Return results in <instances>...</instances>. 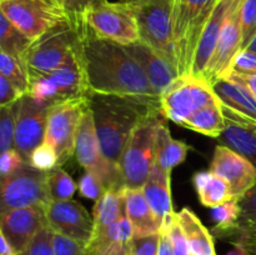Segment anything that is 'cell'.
Instances as JSON below:
<instances>
[{
    "label": "cell",
    "instance_id": "obj_13",
    "mask_svg": "<svg viewBox=\"0 0 256 255\" xmlns=\"http://www.w3.org/2000/svg\"><path fill=\"white\" fill-rule=\"evenodd\" d=\"M89 105V96L65 100L50 106L44 142L54 148L60 165L75 154V140L82 112Z\"/></svg>",
    "mask_w": 256,
    "mask_h": 255
},
{
    "label": "cell",
    "instance_id": "obj_33",
    "mask_svg": "<svg viewBox=\"0 0 256 255\" xmlns=\"http://www.w3.org/2000/svg\"><path fill=\"white\" fill-rule=\"evenodd\" d=\"M239 215V200L236 199H230L224 204L212 208V219L215 222L214 232L219 235H230L236 225Z\"/></svg>",
    "mask_w": 256,
    "mask_h": 255
},
{
    "label": "cell",
    "instance_id": "obj_31",
    "mask_svg": "<svg viewBox=\"0 0 256 255\" xmlns=\"http://www.w3.org/2000/svg\"><path fill=\"white\" fill-rule=\"evenodd\" d=\"M240 215L230 234L256 235V184L239 199Z\"/></svg>",
    "mask_w": 256,
    "mask_h": 255
},
{
    "label": "cell",
    "instance_id": "obj_35",
    "mask_svg": "<svg viewBox=\"0 0 256 255\" xmlns=\"http://www.w3.org/2000/svg\"><path fill=\"white\" fill-rule=\"evenodd\" d=\"M32 168L42 172H50L55 166H59V160H58V154L52 145L48 142H42L39 146L35 148L30 154L29 160H28Z\"/></svg>",
    "mask_w": 256,
    "mask_h": 255
},
{
    "label": "cell",
    "instance_id": "obj_54",
    "mask_svg": "<svg viewBox=\"0 0 256 255\" xmlns=\"http://www.w3.org/2000/svg\"><path fill=\"white\" fill-rule=\"evenodd\" d=\"M122 2H129V4H132V2H148V0H120Z\"/></svg>",
    "mask_w": 256,
    "mask_h": 255
},
{
    "label": "cell",
    "instance_id": "obj_8",
    "mask_svg": "<svg viewBox=\"0 0 256 255\" xmlns=\"http://www.w3.org/2000/svg\"><path fill=\"white\" fill-rule=\"evenodd\" d=\"M130 6L136 20L139 42L155 50L178 69L172 40V0H148L132 2Z\"/></svg>",
    "mask_w": 256,
    "mask_h": 255
},
{
    "label": "cell",
    "instance_id": "obj_12",
    "mask_svg": "<svg viewBox=\"0 0 256 255\" xmlns=\"http://www.w3.org/2000/svg\"><path fill=\"white\" fill-rule=\"evenodd\" d=\"M75 156L86 172H92L102 180L106 190H122L124 188L120 166L110 162L102 154L89 105L80 120L75 140Z\"/></svg>",
    "mask_w": 256,
    "mask_h": 255
},
{
    "label": "cell",
    "instance_id": "obj_20",
    "mask_svg": "<svg viewBox=\"0 0 256 255\" xmlns=\"http://www.w3.org/2000/svg\"><path fill=\"white\" fill-rule=\"evenodd\" d=\"M235 2L236 0H218L212 15L208 19L204 29H202L196 49H195L194 56H192V62L189 72V74L192 76L202 78V75H204L205 69H206L208 64H209L210 59L215 52L218 42H219L220 34H222L228 14H229L230 9Z\"/></svg>",
    "mask_w": 256,
    "mask_h": 255
},
{
    "label": "cell",
    "instance_id": "obj_4",
    "mask_svg": "<svg viewBox=\"0 0 256 255\" xmlns=\"http://www.w3.org/2000/svg\"><path fill=\"white\" fill-rule=\"evenodd\" d=\"M218 0H172V40L179 75L189 74L195 49Z\"/></svg>",
    "mask_w": 256,
    "mask_h": 255
},
{
    "label": "cell",
    "instance_id": "obj_9",
    "mask_svg": "<svg viewBox=\"0 0 256 255\" xmlns=\"http://www.w3.org/2000/svg\"><path fill=\"white\" fill-rule=\"evenodd\" d=\"M88 32L95 38L118 42L134 44L140 40L136 20L128 2H100L89 8L82 16Z\"/></svg>",
    "mask_w": 256,
    "mask_h": 255
},
{
    "label": "cell",
    "instance_id": "obj_17",
    "mask_svg": "<svg viewBox=\"0 0 256 255\" xmlns=\"http://www.w3.org/2000/svg\"><path fill=\"white\" fill-rule=\"evenodd\" d=\"M210 172L226 180L232 199H242L256 184V168L249 160L224 145H218L212 155Z\"/></svg>",
    "mask_w": 256,
    "mask_h": 255
},
{
    "label": "cell",
    "instance_id": "obj_38",
    "mask_svg": "<svg viewBox=\"0 0 256 255\" xmlns=\"http://www.w3.org/2000/svg\"><path fill=\"white\" fill-rule=\"evenodd\" d=\"M14 148V106L0 108V155Z\"/></svg>",
    "mask_w": 256,
    "mask_h": 255
},
{
    "label": "cell",
    "instance_id": "obj_26",
    "mask_svg": "<svg viewBox=\"0 0 256 255\" xmlns=\"http://www.w3.org/2000/svg\"><path fill=\"white\" fill-rule=\"evenodd\" d=\"M189 146L184 142L175 140L162 120L158 125L155 138V164L158 168L172 174V170L186 159Z\"/></svg>",
    "mask_w": 256,
    "mask_h": 255
},
{
    "label": "cell",
    "instance_id": "obj_27",
    "mask_svg": "<svg viewBox=\"0 0 256 255\" xmlns=\"http://www.w3.org/2000/svg\"><path fill=\"white\" fill-rule=\"evenodd\" d=\"M200 202L206 208H214L232 199L230 185L219 175L209 172H199L192 176Z\"/></svg>",
    "mask_w": 256,
    "mask_h": 255
},
{
    "label": "cell",
    "instance_id": "obj_6",
    "mask_svg": "<svg viewBox=\"0 0 256 255\" xmlns=\"http://www.w3.org/2000/svg\"><path fill=\"white\" fill-rule=\"evenodd\" d=\"M0 10L32 42L65 20L76 19L62 0H0Z\"/></svg>",
    "mask_w": 256,
    "mask_h": 255
},
{
    "label": "cell",
    "instance_id": "obj_11",
    "mask_svg": "<svg viewBox=\"0 0 256 255\" xmlns=\"http://www.w3.org/2000/svg\"><path fill=\"white\" fill-rule=\"evenodd\" d=\"M218 100L212 85L202 78L179 75L160 98L162 115L175 124L182 125L196 110Z\"/></svg>",
    "mask_w": 256,
    "mask_h": 255
},
{
    "label": "cell",
    "instance_id": "obj_24",
    "mask_svg": "<svg viewBox=\"0 0 256 255\" xmlns=\"http://www.w3.org/2000/svg\"><path fill=\"white\" fill-rule=\"evenodd\" d=\"M142 189L145 199L162 224L174 214L170 190V174L154 165Z\"/></svg>",
    "mask_w": 256,
    "mask_h": 255
},
{
    "label": "cell",
    "instance_id": "obj_43",
    "mask_svg": "<svg viewBox=\"0 0 256 255\" xmlns=\"http://www.w3.org/2000/svg\"><path fill=\"white\" fill-rule=\"evenodd\" d=\"M160 234L145 235V236L132 238L129 242V246L134 255H158L159 252Z\"/></svg>",
    "mask_w": 256,
    "mask_h": 255
},
{
    "label": "cell",
    "instance_id": "obj_29",
    "mask_svg": "<svg viewBox=\"0 0 256 255\" xmlns=\"http://www.w3.org/2000/svg\"><path fill=\"white\" fill-rule=\"evenodd\" d=\"M122 214H125V205L122 190H106L104 195L96 200L92 209V218H94L92 235L104 232Z\"/></svg>",
    "mask_w": 256,
    "mask_h": 255
},
{
    "label": "cell",
    "instance_id": "obj_37",
    "mask_svg": "<svg viewBox=\"0 0 256 255\" xmlns=\"http://www.w3.org/2000/svg\"><path fill=\"white\" fill-rule=\"evenodd\" d=\"M242 50L256 34V0H242Z\"/></svg>",
    "mask_w": 256,
    "mask_h": 255
},
{
    "label": "cell",
    "instance_id": "obj_7",
    "mask_svg": "<svg viewBox=\"0 0 256 255\" xmlns=\"http://www.w3.org/2000/svg\"><path fill=\"white\" fill-rule=\"evenodd\" d=\"M160 114H152L136 125L128 139L120 159L124 186L142 188L155 164V138Z\"/></svg>",
    "mask_w": 256,
    "mask_h": 255
},
{
    "label": "cell",
    "instance_id": "obj_48",
    "mask_svg": "<svg viewBox=\"0 0 256 255\" xmlns=\"http://www.w3.org/2000/svg\"><path fill=\"white\" fill-rule=\"evenodd\" d=\"M160 234V242H159V252L158 255H174L172 252V242H170L169 234L165 229L159 230Z\"/></svg>",
    "mask_w": 256,
    "mask_h": 255
},
{
    "label": "cell",
    "instance_id": "obj_10",
    "mask_svg": "<svg viewBox=\"0 0 256 255\" xmlns=\"http://www.w3.org/2000/svg\"><path fill=\"white\" fill-rule=\"evenodd\" d=\"M50 202L48 172L25 162L12 174L0 176V214L20 208H48Z\"/></svg>",
    "mask_w": 256,
    "mask_h": 255
},
{
    "label": "cell",
    "instance_id": "obj_53",
    "mask_svg": "<svg viewBox=\"0 0 256 255\" xmlns=\"http://www.w3.org/2000/svg\"><path fill=\"white\" fill-rule=\"evenodd\" d=\"M245 49H249V50H252V52H256V34L252 36V39L250 40V42L248 44V46L245 48Z\"/></svg>",
    "mask_w": 256,
    "mask_h": 255
},
{
    "label": "cell",
    "instance_id": "obj_45",
    "mask_svg": "<svg viewBox=\"0 0 256 255\" xmlns=\"http://www.w3.org/2000/svg\"><path fill=\"white\" fill-rule=\"evenodd\" d=\"M22 95L24 94L0 72V108L12 106Z\"/></svg>",
    "mask_w": 256,
    "mask_h": 255
},
{
    "label": "cell",
    "instance_id": "obj_52",
    "mask_svg": "<svg viewBox=\"0 0 256 255\" xmlns=\"http://www.w3.org/2000/svg\"><path fill=\"white\" fill-rule=\"evenodd\" d=\"M225 255H252V254H250L246 245H245L242 242H240V240H238V242H234V248H232L230 252H228Z\"/></svg>",
    "mask_w": 256,
    "mask_h": 255
},
{
    "label": "cell",
    "instance_id": "obj_49",
    "mask_svg": "<svg viewBox=\"0 0 256 255\" xmlns=\"http://www.w3.org/2000/svg\"><path fill=\"white\" fill-rule=\"evenodd\" d=\"M128 249H129V244H112L108 249L102 250V252H98L95 255H126Z\"/></svg>",
    "mask_w": 256,
    "mask_h": 255
},
{
    "label": "cell",
    "instance_id": "obj_36",
    "mask_svg": "<svg viewBox=\"0 0 256 255\" xmlns=\"http://www.w3.org/2000/svg\"><path fill=\"white\" fill-rule=\"evenodd\" d=\"M160 229H165L169 234L174 255H190L189 245H188L186 238H185L184 232H182V226L179 224L176 212H174L172 216L168 218L162 224Z\"/></svg>",
    "mask_w": 256,
    "mask_h": 255
},
{
    "label": "cell",
    "instance_id": "obj_5",
    "mask_svg": "<svg viewBox=\"0 0 256 255\" xmlns=\"http://www.w3.org/2000/svg\"><path fill=\"white\" fill-rule=\"evenodd\" d=\"M90 92L80 52L54 72L30 79L26 94L40 104L52 106L65 100L89 96Z\"/></svg>",
    "mask_w": 256,
    "mask_h": 255
},
{
    "label": "cell",
    "instance_id": "obj_46",
    "mask_svg": "<svg viewBox=\"0 0 256 255\" xmlns=\"http://www.w3.org/2000/svg\"><path fill=\"white\" fill-rule=\"evenodd\" d=\"M66 4L68 9L72 12V15L76 19L82 20V14L86 12L89 8L94 6V5L104 2L106 0H62Z\"/></svg>",
    "mask_w": 256,
    "mask_h": 255
},
{
    "label": "cell",
    "instance_id": "obj_32",
    "mask_svg": "<svg viewBox=\"0 0 256 255\" xmlns=\"http://www.w3.org/2000/svg\"><path fill=\"white\" fill-rule=\"evenodd\" d=\"M0 72L8 78L22 94H26L29 89V76L22 59L0 52Z\"/></svg>",
    "mask_w": 256,
    "mask_h": 255
},
{
    "label": "cell",
    "instance_id": "obj_2",
    "mask_svg": "<svg viewBox=\"0 0 256 255\" xmlns=\"http://www.w3.org/2000/svg\"><path fill=\"white\" fill-rule=\"evenodd\" d=\"M89 108L102 154L110 162L120 166V159L132 130L152 114H160L146 102L118 95L89 94Z\"/></svg>",
    "mask_w": 256,
    "mask_h": 255
},
{
    "label": "cell",
    "instance_id": "obj_39",
    "mask_svg": "<svg viewBox=\"0 0 256 255\" xmlns=\"http://www.w3.org/2000/svg\"><path fill=\"white\" fill-rule=\"evenodd\" d=\"M52 242L54 255H89L86 245L58 232H52Z\"/></svg>",
    "mask_w": 256,
    "mask_h": 255
},
{
    "label": "cell",
    "instance_id": "obj_21",
    "mask_svg": "<svg viewBox=\"0 0 256 255\" xmlns=\"http://www.w3.org/2000/svg\"><path fill=\"white\" fill-rule=\"evenodd\" d=\"M125 49L140 65L155 94L162 98L165 90L179 76L176 68L142 42L126 45Z\"/></svg>",
    "mask_w": 256,
    "mask_h": 255
},
{
    "label": "cell",
    "instance_id": "obj_22",
    "mask_svg": "<svg viewBox=\"0 0 256 255\" xmlns=\"http://www.w3.org/2000/svg\"><path fill=\"white\" fill-rule=\"evenodd\" d=\"M122 194L124 198L125 214L134 228V238L159 232L162 222L145 199L142 188L132 189L124 186L122 189Z\"/></svg>",
    "mask_w": 256,
    "mask_h": 255
},
{
    "label": "cell",
    "instance_id": "obj_42",
    "mask_svg": "<svg viewBox=\"0 0 256 255\" xmlns=\"http://www.w3.org/2000/svg\"><path fill=\"white\" fill-rule=\"evenodd\" d=\"M255 74L256 72V52L249 49H242L235 55L226 74ZM225 74V75H226ZM224 75V76H225Z\"/></svg>",
    "mask_w": 256,
    "mask_h": 255
},
{
    "label": "cell",
    "instance_id": "obj_44",
    "mask_svg": "<svg viewBox=\"0 0 256 255\" xmlns=\"http://www.w3.org/2000/svg\"><path fill=\"white\" fill-rule=\"evenodd\" d=\"M24 158L15 148L6 150L0 155V176H6L12 174L25 164Z\"/></svg>",
    "mask_w": 256,
    "mask_h": 255
},
{
    "label": "cell",
    "instance_id": "obj_18",
    "mask_svg": "<svg viewBox=\"0 0 256 255\" xmlns=\"http://www.w3.org/2000/svg\"><path fill=\"white\" fill-rule=\"evenodd\" d=\"M45 226H49L46 208H20L0 214V230L18 254L24 252L35 235Z\"/></svg>",
    "mask_w": 256,
    "mask_h": 255
},
{
    "label": "cell",
    "instance_id": "obj_30",
    "mask_svg": "<svg viewBox=\"0 0 256 255\" xmlns=\"http://www.w3.org/2000/svg\"><path fill=\"white\" fill-rule=\"evenodd\" d=\"M32 40L18 30L0 10V52H8L22 60Z\"/></svg>",
    "mask_w": 256,
    "mask_h": 255
},
{
    "label": "cell",
    "instance_id": "obj_14",
    "mask_svg": "<svg viewBox=\"0 0 256 255\" xmlns=\"http://www.w3.org/2000/svg\"><path fill=\"white\" fill-rule=\"evenodd\" d=\"M14 148L28 162L30 154L44 142L50 106L24 94L14 105Z\"/></svg>",
    "mask_w": 256,
    "mask_h": 255
},
{
    "label": "cell",
    "instance_id": "obj_23",
    "mask_svg": "<svg viewBox=\"0 0 256 255\" xmlns=\"http://www.w3.org/2000/svg\"><path fill=\"white\" fill-rule=\"evenodd\" d=\"M218 139L222 145L242 155L256 168V125L225 118L224 130Z\"/></svg>",
    "mask_w": 256,
    "mask_h": 255
},
{
    "label": "cell",
    "instance_id": "obj_51",
    "mask_svg": "<svg viewBox=\"0 0 256 255\" xmlns=\"http://www.w3.org/2000/svg\"><path fill=\"white\" fill-rule=\"evenodd\" d=\"M238 240L244 242L250 254L256 255V235H239Z\"/></svg>",
    "mask_w": 256,
    "mask_h": 255
},
{
    "label": "cell",
    "instance_id": "obj_50",
    "mask_svg": "<svg viewBox=\"0 0 256 255\" xmlns=\"http://www.w3.org/2000/svg\"><path fill=\"white\" fill-rule=\"evenodd\" d=\"M0 255H19L12 246L6 236L2 234V230H0Z\"/></svg>",
    "mask_w": 256,
    "mask_h": 255
},
{
    "label": "cell",
    "instance_id": "obj_3",
    "mask_svg": "<svg viewBox=\"0 0 256 255\" xmlns=\"http://www.w3.org/2000/svg\"><path fill=\"white\" fill-rule=\"evenodd\" d=\"M84 30L82 20L69 19L32 42L22 56L29 80L49 74L78 56L82 52Z\"/></svg>",
    "mask_w": 256,
    "mask_h": 255
},
{
    "label": "cell",
    "instance_id": "obj_25",
    "mask_svg": "<svg viewBox=\"0 0 256 255\" xmlns=\"http://www.w3.org/2000/svg\"><path fill=\"white\" fill-rule=\"evenodd\" d=\"M176 216L186 238L190 255H216L212 234L189 208H182Z\"/></svg>",
    "mask_w": 256,
    "mask_h": 255
},
{
    "label": "cell",
    "instance_id": "obj_40",
    "mask_svg": "<svg viewBox=\"0 0 256 255\" xmlns=\"http://www.w3.org/2000/svg\"><path fill=\"white\" fill-rule=\"evenodd\" d=\"M52 232L49 226H45L38 232L30 244L19 255H54L52 250Z\"/></svg>",
    "mask_w": 256,
    "mask_h": 255
},
{
    "label": "cell",
    "instance_id": "obj_15",
    "mask_svg": "<svg viewBox=\"0 0 256 255\" xmlns=\"http://www.w3.org/2000/svg\"><path fill=\"white\" fill-rule=\"evenodd\" d=\"M48 225L52 232L88 245L94 234V218L75 200H52L46 208Z\"/></svg>",
    "mask_w": 256,
    "mask_h": 255
},
{
    "label": "cell",
    "instance_id": "obj_41",
    "mask_svg": "<svg viewBox=\"0 0 256 255\" xmlns=\"http://www.w3.org/2000/svg\"><path fill=\"white\" fill-rule=\"evenodd\" d=\"M78 188H79V192L82 196L95 200V202L99 200L106 192V188L104 186L102 180L90 172H85V174L80 179Z\"/></svg>",
    "mask_w": 256,
    "mask_h": 255
},
{
    "label": "cell",
    "instance_id": "obj_28",
    "mask_svg": "<svg viewBox=\"0 0 256 255\" xmlns=\"http://www.w3.org/2000/svg\"><path fill=\"white\" fill-rule=\"evenodd\" d=\"M224 125L225 118L222 114V105H220L219 100H215L190 115L182 122V126L218 139L224 130Z\"/></svg>",
    "mask_w": 256,
    "mask_h": 255
},
{
    "label": "cell",
    "instance_id": "obj_47",
    "mask_svg": "<svg viewBox=\"0 0 256 255\" xmlns=\"http://www.w3.org/2000/svg\"><path fill=\"white\" fill-rule=\"evenodd\" d=\"M222 78H228V79H232L246 86L256 99V72L255 74H235V72H230V74H226Z\"/></svg>",
    "mask_w": 256,
    "mask_h": 255
},
{
    "label": "cell",
    "instance_id": "obj_34",
    "mask_svg": "<svg viewBox=\"0 0 256 255\" xmlns=\"http://www.w3.org/2000/svg\"><path fill=\"white\" fill-rule=\"evenodd\" d=\"M48 188L52 202L70 200L78 189L72 178L60 166H55L48 172Z\"/></svg>",
    "mask_w": 256,
    "mask_h": 255
},
{
    "label": "cell",
    "instance_id": "obj_16",
    "mask_svg": "<svg viewBox=\"0 0 256 255\" xmlns=\"http://www.w3.org/2000/svg\"><path fill=\"white\" fill-rule=\"evenodd\" d=\"M242 0H236L228 14L215 52L205 69L204 78L209 84L222 78L229 70L235 55L242 50Z\"/></svg>",
    "mask_w": 256,
    "mask_h": 255
},
{
    "label": "cell",
    "instance_id": "obj_1",
    "mask_svg": "<svg viewBox=\"0 0 256 255\" xmlns=\"http://www.w3.org/2000/svg\"><path fill=\"white\" fill-rule=\"evenodd\" d=\"M82 52L90 92L130 98L160 110V96L124 45L95 38L85 26Z\"/></svg>",
    "mask_w": 256,
    "mask_h": 255
},
{
    "label": "cell",
    "instance_id": "obj_19",
    "mask_svg": "<svg viewBox=\"0 0 256 255\" xmlns=\"http://www.w3.org/2000/svg\"><path fill=\"white\" fill-rule=\"evenodd\" d=\"M210 85L222 105L224 118L256 125V99L246 86L228 78H219Z\"/></svg>",
    "mask_w": 256,
    "mask_h": 255
},
{
    "label": "cell",
    "instance_id": "obj_55",
    "mask_svg": "<svg viewBox=\"0 0 256 255\" xmlns=\"http://www.w3.org/2000/svg\"><path fill=\"white\" fill-rule=\"evenodd\" d=\"M126 255H134V252H132V249H130V246H129V249H128V252H126Z\"/></svg>",
    "mask_w": 256,
    "mask_h": 255
}]
</instances>
